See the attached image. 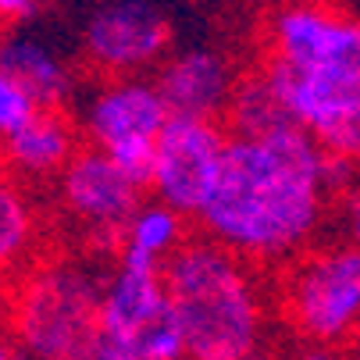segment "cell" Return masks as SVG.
I'll return each instance as SVG.
<instances>
[{"instance_id":"obj_18","label":"cell","mask_w":360,"mask_h":360,"mask_svg":"<svg viewBox=\"0 0 360 360\" xmlns=\"http://www.w3.org/2000/svg\"><path fill=\"white\" fill-rule=\"evenodd\" d=\"M36 111H39L36 100L0 68V143H4L11 132H18Z\"/></svg>"},{"instance_id":"obj_10","label":"cell","mask_w":360,"mask_h":360,"mask_svg":"<svg viewBox=\"0 0 360 360\" xmlns=\"http://www.w3.org/2000/svg\"><path fill=\"white\" fill-rule=\"evenodd\" d=\"M172 111L165 104V96L158 82L150 79H111L108 86H100L93 100L86 104V132L89 139L108 150L125 139H158L161 129L168 125Z\"/></svg>"},{"instance_id":"obj_7","label":"cell","mask_w":360,"mask_h":360,"mask_svg":"<svg viewBox=\"0 0 360 360\" xmlns=\"http://www.w3.org/2000/svg\"><path fill=\"white\" fill-rule=\"evenodd\" d=\"M225 129L214 118H186L172 115L168 125L158 136V168H153V193L172 211L196 214L207 207V200L221 179L225 150H229Z\"/></svg>"},{"instance_id":"obj_15","label":"cell","mask_w":360,"mask_h":360,"mask_svg":"<svg viewBox=\"0 0 360 360\" xmlns=\"http://www.w3.org/2000/svg\"><path fill=\"white\" fill-rule=\"evenodd\" d=\"M32 232L36 225L25 193L8 175H0V278L22 264V257L32 246Z\"/></svg>"},{"instance_id":"obj_16","label":"cell","mask_w":360,"mask_h":360,"mask_svg":"<svg viewBox=\"0 0 360 360\" xmlns=\"http://www.w3.org/2000/svg\"><path fill=\"white\" fill-rule=\"evenodd\" d=\"M186 243V225H182V214L179 211H172L168 203H161V200H153V203H143L139 207V214L129 221V229H125V246H132V250H143V253H150V257H168L179 250Z\"/></svg>"},{"instance_id":"obj_12","label":"cell","mask_w":360,"mask_h":360,"mask_svg":"<svg viewBox=\"0 0 360 360\" xmlns=\"http://www.w3.org/2000/svg\"><path fill=\"white\" fill-rule=\"evenodd\" d=\"M0 68L36 100L39 111H58L75 93L72 68L43 39L25 32H11L0 39Z\"/></svg>"},{"instance_id":"obj_9","label":"cell","mask_w":360,"mask_h":360,"mask_svg":"<svg viewBox=\"0 0 360 360\" xmlns=\"http://www.w3.org/2000/svg\"><path fill=\"white\" fill-rule=\"evenodd\" d=\"M61 200L93 232H125L143 207V189L111 161L108 150H79L61 172Z\"/></svg>"},{"instance_id":"obj_2","label":"cell","mask_w":360,"mask_h":360,"mask_svg":"<svg viewBox=\"0 0 360 360\" xmlns=\"http://www.w3.org/2000/svg\"><path fill=\"white\" fill-rule=\"evenodd\" d=\"M264 75L325 153L360 161V18L332 0H282L268 15Z\"/></svg>"},{"instance_id":"obj_17","label":"cell","mask_w":360,"mask_h":360,"mask_svg":"<svg viewBox=\"0 0 360 360\" xmlns=\"http://www.w3.org/2000/svg\"><path fill=\"white\" fill-rule=\"evenodd\" d=\"M108 153H111V161H115L139 189L153 186V168H158V139H146V136L125 139V143L108 146Z\"/></svg>"},{"instance_id":"obj_8","label":"cell","mask_w":360,"mask_h":360,"mask_svg":"<svg viewBox=\"0 0 360 360\" xmlns=\"http://www.w3.org/2000/svg\"><path fill=\"white\" fill-rule=\"evenodd\" d=\"M168 43L172 25L158 0H100L82 29V46L89 61L118 79L158 65Z\"/></svg>"},{"instance_id":"obj_24","label":"cell","mask_w":360,"mask_h":360,"mask_svg":"<svg viewBox=\"0 0 360 360\" xmlns=\"http://www.w3.org/2000/svg\"><path fill=\"white\" fill-rule=\"evenodd\" d=\"M0 360H11V346L8 342H0Z\"/></svg>"},{"instance_id":"obj_4","label":"cell","mask_w":360,"mask_h":360,"mask_svg":"<svg viewBox=\"0 0 360 360\" xmlns=\"http://www.w3.org/2000/svg\"><path fill=\"white\" fill-rule=\"evenodd\" d=\"M108 278L86 261H46L15 292L11 325L32 360H82L100 321Z\"/></svg>"},{"instance_id":"obj_23","label":"cell","mask_w":360,"mask_h":360,"mask_svg":"<svg viewBox=\"0 0 360 360\" xmlns=\"http://www.w3.org/2000/svg\"><path fill=\"white\" fill-rule=\"evenodd\" d=\"M246 360H275V356H271V353H268V349H253V353H250V356H246Z\"/></svg>"},{"instance_id":"obj_13","label":"cell","mask_w":360,"mask_h":360,"mask_svg":"<svg viewBox=\"0 0 360 360\" xmlns=\"http://www.w3.org/2000/svg\"><path fill=\"white\" fill-rule=\"evenodd\" d=\"M75 153V129L58 111H36L18 132L4 139V158L29 175L65 172Z\"/></svg>"},{"instance_id":"obj_20","label":"cell","mask_w":360,"mask_h":360,"mask_svg":"<svg viewBox=\"0 0 360 360\" xmlns=\"http://www.w3.org/2000/svg\"><path fill=\"white\" fill-rule=\"evenodd\" d=\"M339 221H342L346 246L360 250V186H353L349 193L339 196Z\"/></svg>"},{"instance_id":"obj_21","label":"cell","mask_w":360,"mask_h":360,"mask_svg":"<svg viewBox=\"0 0 360 360\" xmlns=\"http://www.w3.org/2000/svg\"><path fill=\"white\" fill-rule=\"evenodd\" d=\"M36 15V0H0V18L4 22H29Z\"/></svg>"},{"instance_id":"obj_6","label":"cell","mask_w":360,"mask_h":360,"mask_svg":"<svg viewBox=\"0 0 360 360\" xmlns=\"http://www.w3.org/2000/svg\"><path fill=\"white\" fill-rule=\"evenodd\" d=\"M172 314L165 264L143 250L125 246L118 253V268L108 278L104 300H100L96 335L82 360H143L139 339L161 318Z\"/></svg>"},{"instance_id":"obj_19","label":"cell","mask_w":360,"mask_h":360,"mask_svg":"<svg viewBox=\"0 0 360 360\" xmlns=\"http://www.w3.org/2000/svg\"><path fill=\"white\" fill-rule=\"evenodd\" d=\"M356 161H349V158H335V153H328L325 158V189L328 193H349L356 182Z\"/></svg>"},{"instance_id":"obj_5","label":"cell","mask_w":360,"mask_h":360,"mask_svg":"<svg viewBox=\"0 0 360 360\" xmlns=\"http://www.w3.org/2000/svg\"><path fill=\"white\" fill-rule=\"evenodd\" d=\"M285 314L292 328L321 349L360 332V250H318L285 275Z\"/></svg>"},{"instance_id":"obj_11","label":"cell","mask_w":360,"mask_h":360,"mask_svg":"<svg viewBox=\"0 0 360 360\" xmlns=\"http://www.w3.org/2000/svg\"><path fill=\"white\" fill-rule=\"evenodd\" d=\"M158 89L172 115L218 118L232 100L236 79H232L229 61L218 50L193 46V50H182V54L165 61V68L158 75Z\"/></svg>"},{"instance_id":"obj_3","label":"cell","mask_w":360,"mask_h":360,"mask_svg":"<svg viewBox=\"0 0 360 360\" xmlns=\"http://www.w3.org/2000/svg\"><path fill=\"white\" fill-rule=\"evenodd\" d=\"M168 303L189 360H246L261 349V296L243 257L214 239H186L165 261Z\"/></svg>"},{"instance_id":"obj_14","label":"cell","mask_w":360,"mask_h":360,"mask_svg":"<svg viewBox=\"0 0 360 360\" xmlns=\"http://www.w3.org/2000/svg\"><path fill=\"white\" fill-rule=\"evenodd\" d=\"M225 118L232 125V136H246V139L271 136V132H282V129L296 125L264 72L236 79V89H232V100L225 108Z\"/></svg>"},{"instance_id":"obj_22","label":"cell","mask_w":360,"mask_h":360,"mask_svg":"<svg viewBox=\"0 0 360 360\" xmlns=\"http://www.w3.org/2000/svg\"><path fill=\"white\" fill-rule=\"evenodd\" d=\"M296 360H346V356H342V353H335V349H321V346H314V349L300 353Z\"/></svg>"},{"instance_id":"obj_1","label":"cell","mask_w":360,"mask_h":360,"mask_svg":"<svg viewBox=\"0 0 360 360\" xmlns=\"http://www.w3.org/2000/svg\"><path fill=\"white\" fill-rule=\"evenodd\" d=\"M328 153L300 125L232 136L221 179L200 211L207 239L250 261H282L311 243L325 214Z\"/></svg>"}]
</instances>
